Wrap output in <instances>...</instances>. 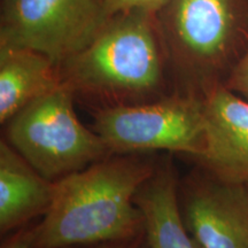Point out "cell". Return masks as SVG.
<instances>
[{"mask_svg":"<svg viewBox=\"0 0 248 248\" xmlns=\"http://www.w3.org/2000/svg\"><path fill=\"white\" fill-rule=\"evenodd\" d=\"M113 16L104 0H1L0 47L33 49L60 67Z\"/></svg>","mask_w":248,"mask_h":248,"instance_id":"obj_6","label":"cell"},{"mask_svg":"<svg viewBox=\"0 0 248 248\" xmlns=\"http://www.w3.org/2000/svg\"><path fill=\"white\" fill-rule=\"evenodd\" d=\"M54 182L48 181L22 155L0 141V232L27 225L31 219L44 216L53 199Z\"/></svg>","mask_w":248,"mask_h":248,"instance_id":"obj_9","label":"cell"},{"mask_svg":"<svg viewBox=\"0 0 248 248\" xmlns=\"http://www.w3.org/2000/svg\"><path fill=\"white\" fill-rule=\"evenodd\" d=\"M160 26L178 92L204 98L224 84L239 60V21L234 0H170Z\"/></svg>","mask_w":248,"mask_h":248,"instance_id":"obj_3","label":"cell"},{"mask_svg":"<svg viewBox=\"0 0 248 248\" xmlns=\"http://www.w3.org/2000/svg\"><path fill=\"white\" fill-rule=\"evenodd\" d=\"M178 187L172 161L166 157L159 159L154 173L136 194L151 248H200L183 219Z\"/></svg>","mask_w":248,"mask_h":248,"instance_id":"obj_10","label":"cell"},{"mask_svg":"<svg viewBox=\"0 0 248 248\" xmlns=\"http://www.w3.org/2000/svg\"><path fill=\"white\" fill-rule=\"evenodd\" d=\"M183 219L200 248H248V185L200 167L179 181Z\"/></svg>","mask_w":248,"mask_h":248,"instance_id":"obj_7","label":"cell"},{"mask_svg":"<svg viewBox=\"0 0 248 248\" xmlns=\"http://www.w3.org/2000/svg\"><path fill=\"white\" fill-rule=\"evenodd\" d=\"M91 128L111 154L166 151L194 159L204 146V100L175 92L141 104L98 108Z\"/></svg>","mask_w":248,"mask_h":248,"instance_id":"obj_5","label":"cell"},{"mask_svg":"<svg viewBox=\"0 0 248 248\" xmlns=\"http://www.w3.org/2000/svg\"><path fill=\"white\" fill-rule=\"evenodd\" d=\"M62 84L60 68L47 55L21 47H0V123Z\"/></svg>","mask_w":248,"mask_h":248,"instance_id":"obj_11","label":"cell"},{"mask_svg":"<svg viewBox=\"0 0 248 248\" xmlns=\"http://www.w3.org/2000/svg\"><path fill=\"white\" fill-rule=\"evenodd\" d=\"M155 14L114 15L84 48L60 67L62 84L93 109L164 97L168 54Z\"/></svg>","mask_w":248,"mask_h":248,"instance_id":"obj_2","label":"cell"},{"mask_svg":"<svg viewBox=\"0 0 248 248\" xmlns=\"http://www.w3.org/2000/svg\"><path fill=\"white\" fill-rule=\"evenodd\" d=\"M247 185H248V183H247Z\"/></svg>","mask_w":248,"mask_h":248,"instance_id":"obj_16","label":"cell"},{"mask_svg":"<svg viewBox=\"0 0 248 248\" xmlns=\"http://www.w3.org/2000/svg\"><path fill=\"white\" fill-rule=\"evenodd\" d=\"M157 162L151 154H110L54 182L51 206L33 225L31 248H70L144 234L136 194Z\"/></svg>","mask_w":248,"mask_h":248,"instance_id":"obj_1","label":"cell"},{"mask_svg":"<svg viewBox=\"0 0 248 248\" xmlns=\"http://www.w3.org/2000/svg\"><path fill=\"white\" fill-rule=\"evenodd\" d=\"M224 85L237 94L248 99V38L243 54L232 68Z\"/></svg>","mask_w":248,"mask_h":248,"instance_id":"obj_12","label":"cell"},{"mask_svg":"<svg viewBox=\"0 0 248 248\" xmlns=\"http://www.w3.org/2000/svg\"><path fill=\"white\" fill-rule=\"evenodd\" d=\"M206 136L198 167L230 183H248V102L224 84L204 95Z\"/></svg>","mask_w":248,"mask_h":248,"instance_id":"obj_8","label":"cell"},{"mask_svg":"<svg viewBox=\"0 0 248 248\" xmlns=\"http://www.w3.org/2000/svg\"><path fill=\"white\" fill-rule=\"evenodd\" d=\"M74 100V92L61 84L6 123L8 144L51 182L111 154L100 136L78 120Z\"/></svg>","mask_w":248,"mask_h":248,"instance_id":"obj_4","label":"cell"},{"mask_svg":"<svg viewBox=\"0 0 248 248\" xmlns=\"http://www.w3.org/2000/svg\"><path fill=\"white\" fill-rule=\"evenodd\" d=\"M33 226L27 224L7 235L0 248H31Z\"/></svg>","mask_w":248,"mask_h":248,"instance_id":"obj_14","label":"cell"},{"mask_svg":"<svg viewBox=\"0 0 248 248\" xmlns=\"http://www.w3.org/2000/svg\"><path fill=\"white\" fill-rule=\"evenodd\" d=\"M111 15L130 11H147L156 13L170 0H104Z\"/></svg>","mask_w":248,"mask_h":248,"instance_id":"obj_13","label":"cell"},{"mask_svg":"<svg viewBox=\"0 0 248 248\" xmlns=\"http://www.w3.org/2000/svg\"><path fill=\"white\" fill-rule=\"evenodd\" d=\"M70 248H151V246L146 239V235L144 233L141 235H138V237L130 238V239L105 241V243L85 245V246H77Z\"/></svg>","mask_w":248,"mask_h":248,"instance_id":"obj_15","label":"cell"}]
</instances>
